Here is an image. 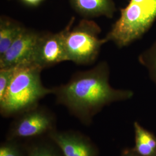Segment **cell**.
Instances as JSON below:
<instances>
[{"instance_id":"obj_1","label":"cell","mask_w":156,"mask_h":156,"mask_svg":"<svg viewBox=\"0 0 156 156\" xmlns=\"http://www.w3.org/2000/svg\"><path fill=\"white\" fill-rule=\"evenodd\" d=\"M110 69L106 62L94 68L75 73L65 84L53 87L56 102L66 107L69 113L86 126L105 107L113 102L128 100L134 93L116 89L109 83Z\"/></svg>"},{"instance_id":"obj_17","label":"cell","mask_w":156,"mask_h":156,"mask_svg":"<svg viewBox=\"0 0 156 156\" xmlns=\"http://www.w3.org/2000/svg\"><path fill=\"white\" fill-rule=\"evenodd\" d=\"M120 156H140L132 149L127 148L124 149Z\"/></svg>"},{"instance_id":"obj_15","label":"cell","mask_w":156,"mask_h":156,"mask_svg":"<svg viewBox=\"0 0 156 156\" xmlns=\"http://www.w3.org/2000/svg\"><path fill=\"white\" fill-rule=\"evenodd\" d=\"M16 67L0 68V100L5 93L11 82Z\"/></svg>"},{"instance_id":"obj_5","label":"cell","mask_w":156,"mask_h":156,"mask_svg":"<svg viewBox=\"0 0 156 156\" xmlns=\"http://www.w3.org/2000/svg\"><path fill=\"white\" fill-rule=\"evenodd\" d=\"M14 118L7 131L6 140H31L46 136L57 129L55 114L40 105Z\"/></svg>"},{"instance_id":"obj_3","label":"cell","mask_w":156,"mask_h":156,"mask_svg":"<svg viewBox=\"0 0 156 156\" xmlns=\"http://www.w3.org/2000/svg\"><path fill=\"white\" fill-rule=\"evenodd\" d=\"M156 20V0H130L105 37L121 48L140 39Z\"/></svg>"},{"instance_id":"obj_7","label":"cell","mask_w":156,"mask_h":156,"mask_svg":"<svg viewBox=\"0 0 156 156\" xmlns=\"http://www.w3.org/2000/svg\"><path fill=\"white\" fill-rule=\"evenodd\" d=\"M41 32L26 28L5 53L0 56V68L33 64Z\"/></svg>"},{"instance_id":"obj_16","label":"cell","mask_w":156,"mask_h":156,"mask_svg":"<svg viewBox=\"0 0 156 156\" xmlns=\"http://www.w3.org/2000/svg\"><path fill=\"white\" fill-rule=\"evenodd\" d=\"M27 5L35 7L39 5L45 0H20Z\"/></svg>"},{"instance_id":"obj_2","label":"cell","mask_w":156,"mask_h":156,"mask_svg":"<svg viewBox=\"0 0 156 156\" xmlns=\"http://www.w3.org/2000/svg\"><path fill=\"white\" fill-rule=\"evenodd\" d=\"M42 69L34 64L17 66L3 98L0 100V113L4 117H15L39 105L46 95L53 94V88L42 84Z\"/></svg>"},{"instance_id":"obj_8","label":"cell","mask_w":156,"mask_h":156,"mask_svg":"<svg viewBox=\"0 0 156 156\" xmlns=\"http://www.w3.org/2000/svg\"><path fill=\"white\" fill-rule=\"evenodd\" d=\"M48 136L58 146L64 156H99V150L86 135L74 130L52 131Z\"/></svg>"},{"instance_id":"obj_10","label":"cell","mask_w":156,"mask_h":156,"mask_svg":"<svg viewBox=\"0 0 156 156\" xmlns=\"http://www.w3.org/2000/svg\"><path fill=\"white\" fill-rule=\"evenodd\" d=\"M135 145L133 148L140 156H156V136L144 128L140 123H134Z\"/></svg>"},{"instance_id":"obj_13","label":"cell","mask_w":156,"mask_h":156,"mask_svg":"<svg viewBox=\"0 0 156 156\" xmlns=\"http://www.w3.org/2000/svg\"><path fill=\"white\" fill-rule=\"evenodd\" d=\"M140 64L148 71L151 80L156 85V41L138 57Z\"/></svg>"},{"instance_id":"obj_11","label":"cell","mask_w":156,"mask_h":156,"mask_svg":"<svg viewBox=\"0 0 156 156\" xmlns=\"http://www.w3.org/2000/svg\"><path fill=\"white\" fill-rule=\"evenodd\" d=\"M26 28L21 23L5 16L0 17V56L3 55Z\"/></svg>"},{"instance_id":"obj_12","label":"cell","mask_w":156,"mask_h":156,"mask_svg":"<svg viewBox=\"0 0 156 156\" xmlns=\"http://www.w3.org/2000/svg\"><path fill=\"white\" fill-rule=\"evenodd\" d=\"M23 141L27 156H64L58 146L48 135Z\"/></svg>"},{"instance_id":"obj_9","label":"cell","mask_w":156,"mask_h":156,"mask_svg":"<svg viewBox=\"0 0 156 156\" xmlns=\"http://www.w3.org/2000/svg\"><path fill=\"white\" fill-rule=\"evenodd\" d=\"M71 6L83 19L97 17L111 18L115 11L112 0H70Z\"/></svg>"},{"instance_id":"obj_4","label":"cell","mask_w":156,"mask_h":156,"mask_svg":"<svg viewBox=\"0 0 156 156\" xmlns=\"http://www.w3.org/2000/svg\"><path fill=\"white\" fill-rule=\"evenodd\" d=\"M73 26L68 28L65 37L68 61L79 65L93 64L108 40L105 37L100 38V27L90 19H83L76 26Z\"/></svg>"},{"instance_id":"obj_14","label":"cell","mask_w":156,"mask_h":156,"mask_svg":"<svg viewBox=\"0 0 156 156\" xmlns=\"http://www.w3.org/2000/svg\"><path fill=\"white\" fill-rule=\"evenodd\" d=\"M0 156H27L24 141L6 139L0 145Z\"/></svg>"},{"instance_id":"obj_6","label":"cell","mask_w":156,"mask_h":156,"mask_svg":"<svg viewBox=\"0 0 156 156\" xmlns=\"http://www.w3.org/2000/svg\"><path fill=\"white\" fill-rule=\"evenodd\" d=\"M72 17L65 28L57 33L41 32L34 56L33 64L42 69L68 61L65 45L67 30L73 25Z\"/></svg>"}]
</instances>
